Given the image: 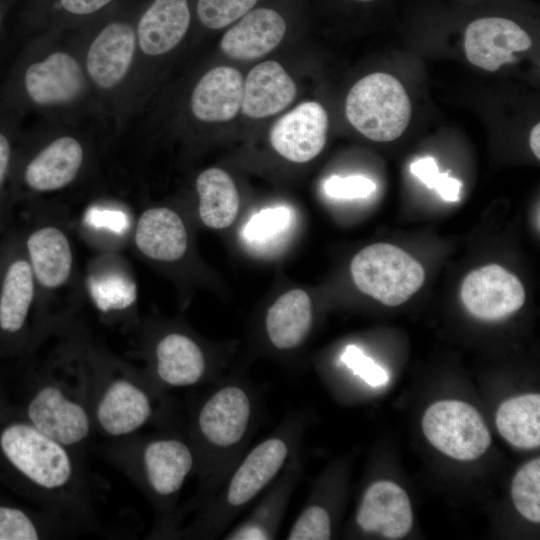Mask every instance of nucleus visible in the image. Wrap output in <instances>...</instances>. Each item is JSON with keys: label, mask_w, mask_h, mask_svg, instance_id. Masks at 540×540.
Returning <instances> with one entry per match:
<instances>
[{"label": "nucleus", "mask_w": 540, "mask_h": 540, "mask_svg": "<svg viewBox=\"0 0 540 540\" xmlns=\"http://www.w3.org/2000/svg\"><path fill=\"white\" fill-rule=\"evenodd\" d=\"M0 483L65 520L91 522L87 482L74 450L30 422L1 376Z\"/></svg>", "instance_id": "1"}, {"label": "nucleus", "mask_w": 540, "mask_h": 540, "mask_svg": "<svg viewBox=\"0 0 540 540\" xmlns=\"http://www.w3.org/2000/svg\"><path fill=\"white\" fill-rule=\"evenodd\" d=\"M26 43L0 87V112L40 113L75 126L87 114L104 117L87 80L75 43L52 37Z\"/></svg>", "instance_id": "2"}, {"label": "nucleus", "mask_w": 540, "mask_h": 540, "mask_svg": "<svg viewBox=\"0 0 540 540\" xmlns=\"http://www.w3.org/2000/svg\"><path fill=\"white\" fill-rule=\"evenodd\" d=\"M4 386L30 422L63 445L75 450L90 437L88 361L75 369L28 366L14 388Z\"/></svg>", "instance_id": "3"}, {"label": "nucleus", "mask_w": 540, "mask_h": 540, "mask_svg": "<svg viewBox=\"0 0 540 540\" xmlns=\"http://www.w3.org/2000/svg\"><path fill=\"white\" fill-rule=\"evenodd\" d=\"M76 44L103 116H111L115 125L122 126L137 63L135 26L125 20H111Z\"/></svg>", "instance_id": "4"}, {"label": "nucleus", "mask_w": 540, "mask_h": 540, "mask_svg": "<svg viewBox=\"0 0 540 540\" xmlns=\"http://www.w3.org/2000/svg\"><path fill=\"white\" fill-rule=\"evenodd\" d=\"M86 159V142L71 129L56 131L36 142L21 134L12 166L10 198L68 187L82 172Z\"/></svg>", "instance_id": "5"}, {"label": "nucleus", "mask_w": 540, "mask_h": 540, "mask_svg": "<svg viewBox=\"0 0 540 540\" xmlns=\"http://www.w3.org/2000/svg\"><path fill=\"white\" fill-rule=\"evenodd\" d=\"M90 412L94 429L112 439H124L150 420L152 399L122 364L88 360Z\"/></svg>", "instance_id": "6"}, {"label": "nucleus", "mask_w": 540, "mask_h": 540, "mask_svg": "<svg viewBox=\"0 0 540 540\" xmlns=\"http://www.w3.org/2000/svg\"><path fill=\"white\" fill-rule=\"evenodd\" d=\"M37 288L20 238L9 237L0 251V359L22 358L32 349Z\"/></svg>", "instance_id": "7"}, {"label": "nucleus", "mask_w": 540, "mask_h": 540, "mask_svg": "<svg viewBox=\"0 0 540 540\" xmlns=\"http://www.w3.org/2000/svg\"><path fill=\"white\" fill-rule=\"evenodd\" d=\"M345 113L365 137L379 142L397 139L411 118V104L403 85L392 75L372 73L349 91Z\"/></svg>", "instance_id": "8"}, {"label": "nucleus", "mask_w": 540, "mask_h": 540, "mask_svg": "<svg viewBox=\"0 0 540 540\" xmlns=\"http://www.w3.org/2000/svg\"><path fill=\"white\" fill-rule=\"evenodd\" d=\"M356 287L387 306L406 302L423 285L421 264L402 249L386 243L369 245L350 265Z\"/></svg>", "instance_id": "9"}, {"label": "nucleus", "mask_w": 540, "mask_h": 540, "mask_svg": "<svg viewBox=\"0 0 540 540\" xmlns=\"http://www.w3.org/2000/svg\"><path fill=\"white\" fill-rule=\"evenodd\" d=\"M422 428L435 448L457 460L479 458L491 442L478 411L461 401L444 400L431 405L424 413Z\"/></svg>", "instance_id": "10"}, {"label": "nucleus", "mask_w": 540, "mask_h": 540, "mask_svg": "<svg viewBox=\"0 0 540 540\" xmlns=\"http://www.w3.org/2000/svg\"><path fill=\"white\" fill-rule=\"evenodd\" d=\"M461 299L476 318L495 321L523 306L525 290L515 275L499 265L490 264L471 271L465 277Z\"/></svg>", "instance_id": "11"}, {"label": "nucleus", "mask_w": 540, "mask_h": 540, "mask_svg": "<svg viewBox=\"0 0 540 540\" xmlns=\"http://www.w3.org/2000/svg\"><path fill=\"white\" fill-rule=\"evenodd\" d=\"M328 131V115L315 101L299 104L280 117L270 130V143L283 158L305 163L324 148Z\"/></svg>", "instance_id": "12"}, {"label": "nucleus", "mask_w": 540, "mask_h": 540, "mask_svg": "<svg viewBox=\"0 0 540 540\" xmlns=\"http://www.w3.org/2000/svg\"><path fill=\"white\" fill-rule=\"evenodd\" d=\"M531 46L528 33L506 18H480L471 22L465 31L464 50L468 61L491 72L512 62L513 53Z\"/></svg>", "instance_id": "13"}, {"label": "nucleus", "mask_w": 540, "mask_h": 540, "mask_svg": "<svg viewBox=\"0 0 540 540\" xmlns=\"http://www.w3.org/2000/svg\"><path fill=\"white\" fill-rule=\"evenodd\" d=\"M138 455V475L149 490L159 497L175 495L194 464L190 447L177 438L151 440L140 449Z\"/></svg>", "instance_id": "14"}, {"label": "nucleus", "mask_w": 540, "mask_h": 540, "mask_svg": "<svg viewBox=\"0 0 540 540\" xmlns=\"http://www.w3.org/2000/svg\"><path fill=\"white\" fill-rule=\"evenodd\" d=\"M20 240L37 287L55 290L66 284L73 269V252L62 229L39 226Z\"/></svg>", "instance_id": "15"}, {"label": "nucleus", "mask_w": 540, "mask_h": 540, "mask_svg": "<svg viewBox=\"0 0 540 540\" xmlns=\"http://www.w3.org/2000/svg\"><path fill=\"white\" fill-rule=\"evenodd\" d=\"M190 20L187 0H154L135 25L137 58H156L174 50Z\"/></svg>", "instance_id": "16"}, {"label": "nucleus", "mask_w": 540, "mask_h": 540, "mask_svg": "<svg viewBox=\"0 0 540 540\" xmlns=\"http://www.w3.org/2000/svg\"><path fill=\"white\" fill-rule=\"evenodd\" d=\"M356 520L366 532H376L388 539L403 538L413 524L408 495L391 481H378L365 492Z\"/></svg>", "instance_id": "17"}, {"label": "nucleus", "mask_w": 540, "mask_h": 540, "mask_svg": "<svg viewBox=\"0 0 540 540\" xmlns=\"http://www.w3.org/2000/svg\"><path fill=\"white\" fill-rule=\"evenodd\" d=\"M250 416L251 403L246 392L237 386H226L203 404L197 423L207 442L225 448L242 439Z\"/></svg>", "instance_id": "18"}, {"label": "nucleus", "mask_w": 540, "mask_h": 540, "mask_svg": "<svg viewBox=\"0 0 540 540\" xmlns=\"http://www.w3.org/2000/svg\"><path fill=\"white\" fill-rule=\"evenodd\" d=\"M283 17L269 8H258L246 13L230 28L220 41L225 55L237 60H253L272 51L284 37Z\"/></svg>", "instance_id": "19"}, {"label": "nucleus", "mask_w": 540, "mask_h": 540, "mask_svg": "<svg viewBox=\"0 0 540 540\" xmlns=\"http://www.w3.org/2000/svg\"><path fill=\"white\" fill-rule=\"evenodd\" d=\"M243 91L244 79L238 70L228 66L213 68L194 87L191 112L205 122L229 121L241 109Z\"/></svg>", "instance_id": "20"}, {"label": "nucleus", "mask_w": 540, "mask_h": 540, "mask_svg": "<svg viewBox=\"0 0 540 540\" xmlns=\"http://www.w3.org/2000/svg\"><path fill=\"white\" fill-rule=\"evenodd\" d=\"M287 456L288 446L279 438H269L254 447L230 480L228 504L239 507L250 502L277 475Z\"/></svg>", "instance_id": "21"}, {"label": "nucleus", "mask_w": 540, "mask_h": 540, "mask_svg": "<svg viewBox=\"0 0 540 540\" xmlns=\"http://www.w3.org/2000/svg\"><path fill=\"white\" fill-rule=\"evenodd\" d=\"M134 242L146 257L164 262L179 260L188 247V234L180 216L167 207L145 210L138 219Z\"/></svg>", "instance_id": "22"}, {"label": "nucleus", "mask_w": 540, "mask_h": 540, "mask_svg": "<svg viewBox=\"0 0 540 540\" xmlns=\"http://www.w3.org/2000/svg\"><path fill=\"white\" fill-rule=\"evenodd\" d=\"M296 96V85L276 61L252 68L244 82L241 111L250 118H264L288 107Z\"/></svg>", "instance_id": "23"}, {"label": "nucleus", "mask_w": 540, "mask_h": 540, "mask_svg": "<svg viewBox=\"0 0 540 540\" xmlns=\"http://www.w3.org/2000/svg\"><path fill=\"white\" fill-rule=\"evenodd\" d=\"M158 379L171 387L196 384L205 372V357L198 344L181 333L163 336L155 347Z\"/></svg>", "instance_id": "24"}, {"label": "nucleus", "mask_w": 540, "mask_h": 540, "mask_svg": "<svg viewBox=\"0 0 540 540\" xmlns=\"http://www.w3.org/2000/svg\"><path fill=\"white\" fill-rule=\"evenodd\" d=\"M312 322V305L308 294L293 289L282 294L269 308L266 331L271 343L280 350L297 347L307 336Z\"/></svg>", "instance_id": "25"}, {"label": "nucleus", "mask_w": 540, "mask_h": 540, "mask_svg": "<svg viewBox=\"0 0 540 540\" xmlns=\"http://www.w3.org/2000/svg\"><path fill=\"white\" fill-rule=\"evenodd\" d=\"M199 195V215L203 224L212 229H225L236 219L239 194L230 175L219 168L201 172L196 180Z\"/></svg>", "instance_id": "26"}, {"label": "nucleus", "mask_w": 540, "mask_h": 540, "mask_svg": "<svg viewBox=\"0 0 540 540\" xmlns=\"http://www.w3.org/2000/svg\"><path fill=\"white\" fill-rule=\"evenodd\" d=\"M496 426L502 437L517 448L539 447V394L521 395L503 402L496 414Z\"/></svg>", "instance_id": "27"}, {"label": "nucleus", "mask_w": 540, "mask_h": 540, "mask_svg": "<svg viewBox=\"0 0 540 540\" xmlns=\"http://www.w3.org/2000/svg\"><path fill=\"white\" fill-rule=\"evenodd\" d=\"M67 521L48 511H33L18 504L0 502V540L50 538Z\"/></svg>", "instance_id": "28"}, {"label": "nucleus", "mask_w": 540, "mask_h": 540, "mask_svg": "<svg viewBox=\"0 0 540 540\" xmlns=\"http://www.w3.org/2000/svg\"><path fill=\"white\" fill-rule=\"evenodd\" d=\"M511 494L518 512L526 519L540 521V459L525 464L515 475Z\"/></svg>", "instance_id": "29"}, {"label": "nucleus", "mask_w": 540, "mask_h": 540, "mask_svg": "<svg viewBox=\"0 0 540 540\" xmlns=\"http://www.w3.org/2000/svg\"><path fill=\"white\" fill-rule=\"evenodd\" d=\"M22 116L0 112V229L3 225L5 204L10 199V180L14 155L20 138Z\"/></svg>", "instance_id": "30"}, {"label": "nucleus", "mask_w": 540, "mask_h": 540, "mask_svg": "<svg viewBox=\"0 0 540 540\" xmlns=\"http://www.w3.org/2000/svg\"><path fill=\"white\" fill-rule=\"evenodd\" d=\"M293 221V213L286 206H274L253 214L245 224L243 238L251 244H264L284 233Z\"/></svg>", "instance_id": "31"}, {"label": "nucleus", "mask_w": 540, "mask_h": 540, "mask_svg": "<svg viewBox=\"0 0 540 540\" xmlns=\"http://www.w3.org/2000/svg\"><path fill=\"white\" fill-rule=\"evenodd\" d=\"M258 0H198L197 15L211 29L223 28L248 13Z\"/></svg>", "instance_id": "32"}, {"label": "nucleus", "mask_w": 540, "mask_h": 540, "mask_svg": "<svg viewBox=\"0 0 540 540\" xmlns=\"http://www.w3.org/2000/svg\"><path fill=\"white\" fill-rule=\"evenodd\" d=\"M410 171L429 189H435L443 200L455 202L459 199L461 182L450 177L449 172H439L434 158L418 159L410 165Z\"/></svg>", "instance_id": "33"}, {"label": "nucleus", "mask_w": 540, "mask_h": 540, "mask_svg": "<svg viewBox=\"0 0 540 540\" xmlns=\"http://www.w3.org/2000/svg\"><path fill=\"white\" fill-rule=\"evenodd\" d=\"M331 535L330 518L320 506L305 509L288 533L289 540H326Z\"/></svg>", "instance_id": "34"}, {"label": "nucleus", "mask_w": 540, "mask_h": 540, "mask_svg": "<svg viewBox=\"0 0 540 540\" xmlns=\"http://www.w3.org/2000/svg\"><path fill=\"white\" fill-rule=\"evenodd\" d=\"M376 189L375 183L361 175L332 176L324 184L325 193L336 199L366 198Z\"/></svg>", "instance_id": "35"}, {"label": "nucleus", "mask_w": 540, "mask_h": 540, "mask_svg": "<svg viewBox=\"0 0 540 540\" xmlns=\"http://www.w3.org/2000/svg\"><path fill=\"white\" fill-rule=\"evenodd\" d=\"M342 361L373 387L385 385L388 381L386 371L355 345H348L342 355Z\"/></svg>", "instance_id": "36"}, {"label": "nucleus", "mask_w": 540, "mask_h": 540, "mask_svg": "<svg viewBox=\"0 0 540 540\" xmlns=\"http://www.w3.org/2000/svg\"><path fill=\"white\" fill-rule=\"evenodd\" d=\"M113 0H57L56 7L72 16H88L99 12Z\"/></svg>", "instance_id": "37"}, {"label": "nucleus", "mask_w": 540, "mask_h": 540, "mask_svg": "<svg viewBox=\"0 0 540 540\" xmlns=\"http://www.w3.org/2000/svg\"><path fill=\"white\" fill-rule=\"evenodd\" d=\"M230 539H246V540H257V539H268L269 534L264 528L256 526L254 524L242 527L231 534Z\"/></svg>", "instance_id": "38"}, {"label": "nucleus", "mask_w": 540, "mask_h": 540, "mask_svg": "<svg viewBox=\"0 0 540 540\" xmlns=\"http://www.w3.org/2000/svg\"><path fill=\"white\" fill-rule=\"evenodd\" d=\"M539 135H540V125L536 124L530 132L529 144L533 154L539 159L540 158V149H539Z\"/></svg>", "instance_id": "39"}, {"label": "nucleus", "mask_w": 540, "mask_h": 540, "mask_svg": "<svg viewBox=\"0 0 540 540\" xmlns=\"http://www.w3.org/2000/svg\"><path fill=\"white\" fill-rule=\"evenodd\" d=\"M1 27H2V14H1V11H0V30H1Z\"/></svg>", "instance_id": "40"}, {"label": "nucleus", "mask_w": 540, "mask_h": 540, "mask_svg": "<svg viewBox=\"0 0 540 540\" xmlns=\"http://www.w3.org/2000/svg\"><path fill=\"white\" fill-rule=\"evenodd\" d=\"M358 1L368 2V1H371V0H358Z\"/></svg>", "instance_id": "41"}]
</instances>
